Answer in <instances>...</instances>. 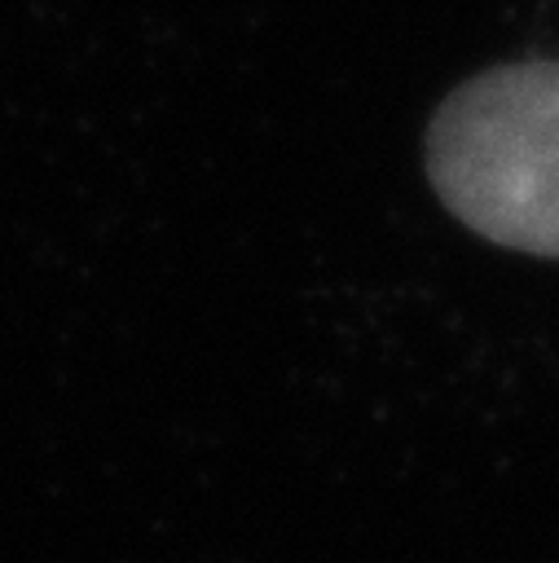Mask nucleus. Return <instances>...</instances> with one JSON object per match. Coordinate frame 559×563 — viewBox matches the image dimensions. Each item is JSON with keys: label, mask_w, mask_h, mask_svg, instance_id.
I'll use <instances>...</instances> for the list:
<instances>
[{"label": "nucleus", "mask_w": 559, "mask_h": 563, "mask_svg": "<svg viewBox=\"0 0 559 563\" xmlns=\"http://www.w3.org/2000/svg\"><path fill=\"white\" fill-rule=\"evenodd\" d=\"M427 180L471 233L559 260V62L458 84L427 123Z\"/></svg>", "instance_id": "obj_1"}]
</instances>
